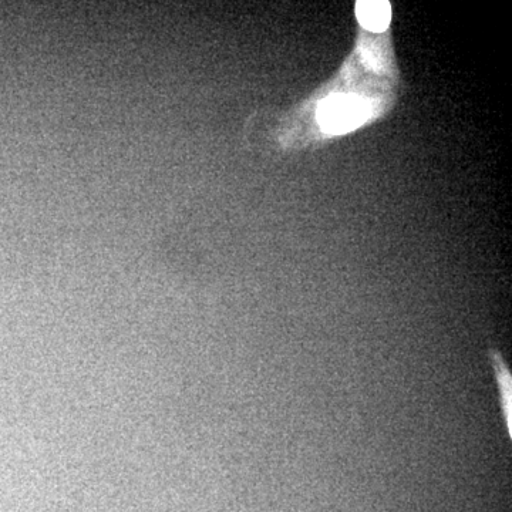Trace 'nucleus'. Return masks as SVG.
<instances>
[{
	"label": "nucleus",
	"mask_w": 512,
	"mask_h": 512,
	"mask_svg": "<svg viewBox=\"0 0 512 512\" xmlns=\"http://www.w3.org/2000/svg\"><path fill=\"white\" fill-rule=\"evenodd\" d=\"M369 116V106L357 97H330L320 104L318 119L328 133H346L355 130Z\"/></svg>",
	"instance_id": "f257e3e1"
},
{
	"label": "nucleus",
	"mask_w": 512,
	"mask_h": 512,
	"mask_svg": "<svg viewBox=\"0 0 512 512\" xmlns=\"http://www.w3.org/2000/svg\"><path fill=\"white\" fill-rule=\"evenodd\" d=\"M392 16L389 2H360L357 3V18L363 28L372 32H383L387 29Z\"/></svg>",
	"instance_id": "f03ea898"
}]
</instances>
